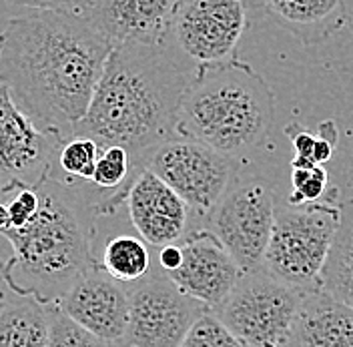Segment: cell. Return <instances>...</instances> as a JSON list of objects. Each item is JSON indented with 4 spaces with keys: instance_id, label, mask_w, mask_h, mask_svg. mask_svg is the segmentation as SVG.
I'll return each mask as SVG.
<instances>
[{
    "instance_id": "1",
    "label": "cell",
    "mask_w": 353,
    "mask_h": 347,
    "mask_svg": "<svg viewBox=\"0 0 353 347\" xmlns=\"http://www.w3.org/2000/svg\"><path fill=\"white\" fill-rule=\"evenodd\" d=\"M112 48L85 14L34 10L14 17L0 30V85L39 129L70 139Z\"/></svg>"
},
{
    "instance_id": "2",
    "label": "cell",
    "mask_w": 353,
    "mask_h": 347,
    "mask_svg": "<svg viewBox=\"0 0 353 347\" xmlns=\"http://www.w3.org/2000/svg\"><path fill=\"white\" fill-rule=\"evenodd\" d=\"M197 66L173 44H119L112 48L87 115L70 137H87L101 149L123 147L137 167L173 139L179 103Z\"/></svg>"
},
{
    "instance_id": "3",
    "label": "cell",
    "mask_w": 353,
    "mask_h": 347,
    "mask_svg": "<svg viewBox=\"0 0 353 347\" xmlns=\"http://www.w3.org/2000/svg\"><path fill=\"white\" fill-rule=\"evenodd\" d=\"M81 183L61 179L54 171L37 183L41 207L26 225L2 231L12 255L4 263L10 291L57 305L79 281L94 257V203Z\"/></svg>"
},
{
    "instance_id": "4",
    "label": "cell",
    "mask_w": 353,
    "mask_h": 347,
    "mask_svg": "<svg viewBox=\"0 0 353 347\" xmlns=\"http://www.w3.org/2000/svg\"><path fill=\"white\" fill-rule=\"evenodd\" d=\"M275 121V95L263 77L241 59L197 66L185 88L175 135L229 157L259 149Z\"/></svg>"
},
{
    "instance_id": "5",
    "label": "cell",
    "mask_w": 353,
    "mask_h": 347,
    "mask_svg": "<svg viewBox=\"0 0 353 347\" xmlns=\"http://www.w3.org/2000/svg\"><path fill=\"white\" fill-rule=\"evenodd\" d=\"M341 223V207L331 203L275 205V225L263 267L289 287L321 289V273Z\"/></svg>"
},
{
    "instance_id": "6",
    "label": "cell",
    "mask_w": 353,
    "mask_h": 347,
    "mask_svg": "<svg viewBox=\"0 0 353 347\" xmlns=\"http://www.w3.org/2000/svg\"><path fill=\"white\" fill-rule=\"evenodd\" d=\"M303 295L259 267L243 273L211 311L245 347H291Z\"/></svg>"
},
{
    "instance_id": "7",
    "label": "cell",
    "mask_w": 353,
    "mask_h": 347,
    "mask_svg": "<svg viewBox=\"0 0 353 347\" xmlns=\"http://www.w3.org/2000/svg\"><path fill=\"white\" fill-rule=\"evenodd\" d=\"M145 167L163 179L191 211L207 219L235 181L233 157L183 137L157 147Z\"/></svg>"
},
{
    "instance_id": "8",
    "label": "cell",
    "mask_w": 353,
    "mask_h": 347,
    "mask_svg": "<svg viewBox=\"0 0 353 347\" xmlns=\"http://www.w3.org/2000/svg\"><path fill=\"white\" fill-rule=\"evenodd\" d=\"M127 347H181L185 335L209 307L181 291L159 267L145 279L127 285Z\"/></svg>"
},
{
    "instance_id": "9",
    "label": "cell",
    "mask_w": 353,
    "mask_h": 347,
    "mask_svg": "<svg viewBox=\"0 0 353 347\" xmlns=\"http://www.w3.org/2000/svg\"><path fill=\"white\" fill-rule=\"evenodd\" d=\"M275 197L261 181L233 185L209 215L211 231L243 273L263 267L275 225Z\"/></svg>"
},
{
    "instance_id": "10",
    "label": "cell",
    "mask_w": 353,
    "mask_h": 347,
    "mask_svg": "<svg viewBox=\"0 0 353 347\" xmlns=\"http://www.w3.org/2000/svg\"><path fill=\"white\" fill-rule=\"evenodd\" d=\"M251 26L241 0H183L171 44L195 66L215 65L237 57V46Z\"/></svg>"
},
{
    "instance_id": "11",
    "label": "cell",
    "mask_w": 353,
    "mask_h": 347,
    "mask_svg": "<svg viewBox=\"0 0 353 347\" xmlns=\"http://www.w3.org/2000/svg\"><path fill=\"white\" fill-rule=\"evenodd\" d=\"M65 141L39 129L0 85V187L6 193L54 171Z\"/></svg>"
},
{
    "instance_id": "12",
    "label": "cell",
    "mask_w": 353,
    "mask_h": 347,
    "mask_svg": "<svg viewBox=\"0 0 353 347\" xmlns=\"http://www.w3.org/2000/svg\"><path fill=\"white\" fill-rule=\"evenodd\" d=\"M112 205L129 209L134 231L153 247L181 243L189 227V207L175 191L147 167L132 175L125 191L110 195Z\"/></svg>"
},
{
    "instance_id": "13",
    "label": "cell",
    "mask_w": 353,
    "mask_h": 347,
    "mask_svg": "<svg viewBox=\"0 0 353 347\" xmlns=\"http://www.w3.org/2000/svg\"><path fill=\"white\" fill-rule=\"evenodd\" d=\"M57 307L110 346L121 347L129 326V289L99 265L74 283Z\"/></svg>"
},
{
    "instance_id": "14",
    "label": "cell",
    "mask_w": 353,
    "mask_h": 347,
    "mask_svg": "<svg viewBox=\"0 0 353 347\" xmlns=\"http://www.w3.org/2000/svg\"><path fill=\"white\" fill-rule=\"evenodd\" d=\"M179 245L183 261L167 273L169 279L193 299L215 309L241 279V267L213 231H191Z\"/></svg>"
},
{
    "instance_id": "15",
    "label": "cell",
    "mask_w": 353,
    "mask_h": 347,
    "mask_svg": "<svg viewBox=\"0 0 353 347\" xmlns=\"http://www.w3.org/2000/svg\"><path fill=\"white\" fill-rule=\"evenodd\" d=\"M183 0H97L87 21L109 41L119 44H171V32Z\"/></svg>"
},
{
    "instance_id": "16",
    "label": "cell",
    "mask_w": 353,
    "mask_h": 347,
    "mask_svg": "<svg viewBox=\"0 0 353 347\" xmlns=\"http://www.w3.org/2000/svg\"><path fill=\"white\" fill-rule=\"evenodd\" d=\"M291 347H353V307L325 289L303 295Z\"/></svg>"
},
{
    "instance_id": "17",
    "label": "cell",
    "mask_w": 353,
    "mask_h": 347,
    "mask_svg": "<svg viewBox=\"0 0 353 347\" xmlns=\"http://www.w3.org/2000/svg\"><path fill=\"white\" fill-rule=\"evenodd\" d=\"M265 17L291 32L305 46L325 43L345 28V0H265Z\"/></svg>"
},
{
    "instance_id": "18",
    "label": "cell",
    "mask_w": 353,
    "mask_h": 347,
    "mask_svg": "<svg viewBox=\"0 0 353 347\" xmlns=\"http://www.w3.org/2000/svg\"><path fill=\"white\" fill-rule=\"evenodd\" d=\"M50 305L6 291L0 299V347L48 346Z\"/></svg>"
},
{
    "instance_id": "19",
    "label": "cell",
    "mask_w": 353,
    "mask_h": 347,
    "mask_svg": "<svg viewBox=\"0 0 353 347\" xmlns=\"http://www.w3.org/2000/svg\"><path fill=\"white\" fill-rule=\"evenodd\" d=\"M339 207L341 223L321 273V289L353 307V201Z\"/></svg>"
},
{
    "instance_id": "20",
    "label": "cell",
    "mask_w": 353,
    "mask_h": 347,
    "mask_svg": "<svg viewBox=\"0 0 353 347\" xmlns=\"http://www.w3.org/2000/svg\"><path fill=\"white\" fill-rule=\"evenodd\" d=\"M97 265L112 277L114 281L123 285L145 279L153 271V259L149 251V243L137 235H114L110 237Z\"/></svg>"
},
{
    "instance_id": "21",
    "label": "cell",
    "mask_w": 353,
    "mask_h": 347,
    "mask_svg": "<svg viewBox=\"0 0 353 347\" xmlns=\"http://www.w3.org/2000/svg\"><path fill=\"white\" fill-rule=\"evenodd\" d=\"M143 167H137L132 157L127 149L123 147H107L101 151V157L97 161L94 173L90 179V185L105 193V195H114L125 191V187L131 183L132 175Z\"/></svg>"
},
{
    "instance_id": "22",
    "label": "cell",
    "mask_w": 353,
    "mask_h": 347,
    "mask_svg": "<svg viewBox=\"0 0 353 347\" xmlns=\"http://www.w3.org/2000/svg\"><path fill=\"white\" fill-rule=\"evenodd\" d=\"M101 147L87 137H70L66 139L57 157V167L63 171L66 181L90 183L97 161L101 157Z\"/></svg>"
},
{
    "instance_id": "23",
    "label": "cell",
    "mask_w": 353,
    "mask_h": 347,
    "mask_svg": "<svg viewBox=\"0 0 353 347\" xmlns=\"http://www.w3.org/2000/svg\"><path fill=\"white\" fill-rule=\"evenodd\" d=\"M46 347H114L72 321L57 305H50Z\"/></svg>"
},
{
    "instance_id": "24",
    "label": "cell",
    "mask_w": 353,
    "mask_h": 347,
    "mask_svg": "<svg viewBox=\"0 0 353 347\" xmlns=\"http://www.w3.org/2000/svg\"><path fill=\"white\" fill-rule=\"evenodd\" d=\"M181 347H245L229 331V327L221 321L219 317L209 309L205 311L193 327L189 329V333L185 335Z\"/></svg>"
},
{
    "instance_id": "25",
    "label": "cell",
    "mask_w": 353,
    "mask_h": 347,
    "mask_svg": "<svg viewBox=\"0 0 353 347\" xmlns=\"http://www.w3.org/2000/svg\"><path fill=\"white\" fill-rule=\"evenodd\" d=\"M291 183H293V193L287 197V203L305 205V203H317L323 197L330 177L323 165H317L313 169H293Z\"/></svg>"
},
{
    "instance_id": "26",
    "label": "cell",
    "mask_w": 353,
    "mask_h": 347,
    "mask_svg": "<svg viewBox=\"0 0 353 347\" xmlns=\"http://www.w3.org/2000/svg\"><path fill=\"white\" fill-rule=\"evenodd\" d=\"M8 4H19L32 10H52V12H70L85 14L97 0H0Z\"/></svg>"
},
{
    "instance_id": "27",
    "label": "cell",
    "mask_w": 353,
    "mask_h": 347,
    "mask_svg": "<svg viewBox=\"0 0 353 347\" xmlns=\"http://www.w3.org/2000/svg\"><path fill=\"white\" fill-rule=\"evenodd\" d=\"M337 125L335 121H323L317 127V141H315V149H313V161L317 165H325L327 161H331L335 147H337Z\"/></svg>"
},
{
    "instance_id": "28",
    "label": "cell",
    "mask_w": 353,
    "mask_h": 347,
    "mask_svg": "<svg viewBox=\"0 0 353 347\" xmlns=\"http://www.w3.org/2000/svg\"><path fill=\"white\" fill-rule=\"evenodd\" d=\"M285 135L289 137V141H291V145L295 149V157H301V159H307L311 163H315L313 161V149H315L317 135H311L309 130L299 127L297 123H291L289 127H285Z\"/></svg>"
},
{
    "instance_id": "29",
    "label": "cell",
    "mask_w": 353,
    "mask_h": 347,
    "mask_svg": "<svg viewBox=\"0 0 353 347\" xmlns=\"http://www.w3.org/2000/svg\"><path fill=\"white\" fill-rule=\"evenodd\" d=\"M181 261H183V253H181V245H179V243H175V245H167V247H161V249H159L157 263H159V267H161L165 273L176 269V267L181 265Z\"/></svg>"
},
{
    "instance_id": "30",
    "label": "cell",
    "mask_w": 353,
    "mask_h": 347,
    "mask_svg": "<svg viewBox=\"0 0 353 347\" xmlns=\"http://www.w3.org/2000/svg\"><path fill=\"white\" fill-rule=\"evenodd\" d=\"M249 10L251 22H257L265 17V0H241Z\"/></svg>"
},
{
    "instance_id": "31",
    "label": "cell",
    "mask_w": 353,
    "mask_h": 347,
    "mask_svg": "<svg viewBox=\"0 0 353 347\" xmlns=\"http://www.w3.org/2000/svg\"><path fill=\"white\" fill-rule=\"evenodd\" d=\"M8 229V209H6V201H0V233Z\"/></svg>"
},
{
    "instance_id": "32",
    "label": "cell",
    "mask_w": 353,
    "mask_h": 347,
    "mask_svg": "<svg viewBox=\"0 0 353 347\" xmlns=\"http://www.w3.org/2000/svg\"><path fill=\"white\" fill-rule=\"evenodd\" d=\"M4 263H6V261H2V257H0V299H2V297H4V293L8 291L6 277H4Z\"/></svg>"
},
{
    "instance_id": "33",
    "label": "cell",
    "mask_w": 353,
    "mask_h": 347,
    "mask_svg": "<svg viewBox=\"0 0 353 347\" xmlns=\"http://www.w3.org/2000/svg\"><path fill=\"white\" fill-rule=\"evenodd\" d=\"M10 195V193H6V191H4V189H2V187H0V201H6V197Z\"/></svg>"
},
{
    "instance_id": "34",
    "label": "cell",
    "mask_w": 353,
    "mask_h": 347,
    "mask_svg": "<svg viewBox=\"0 0 353 347\" xmlns=\"http://www.w3.org/2000/svg\"><path fill=\"white\" fill-rule=\"evenodd\" d=\"M121 347H127V346H121Z\"/></svg>"
}]
</instances>
